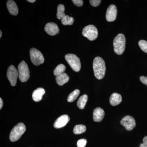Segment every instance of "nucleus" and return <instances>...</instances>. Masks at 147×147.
<instances>
[{
  "mask_svg": "<svg viewBox=\"0 0 147 147\" xmlns=\"http://www.w3.org/2000/svg\"><path fill=\"white\" fill-rule=\"evenodd\" d=\"M45 90L42 88H39L35 90L32 95L33 99L35 101L38 102L42 99L43 95L45 94Z\"/></svg>",
  "mask_w": 147,
  "mask_h": 147,
  "instance_id": "obj_15",
  "label": "nucleus"
},
{
  "mask_svg": "<svg viewBox=\"0 0 147 147\" xmlns=\"http://www.w3.org/2000/svg\"><path fill=\"white\" fill-rule=\"evenodd\" d=\"M117 9L114 5L109 6L106 11V19L108 22H113L116 20L117 16Z\"/></svg>",
  "mask_w": 147,
  "mask_h": 147,
  "instance_id": "obj_10",
  "label": "nucleus"
},
{
  "mask_svg": "<svg viewBox=\"0 0 147 147\" xmlns=\"http://www.w3.org/2000/svg\"><path fill=\"white\" fill-rule=\"evenodd\" d=\"M87 141L86 139H81L77 142V147H85L87 144Z\"/></svg>",
  "mask_w": 147,
  "mask_h": 147,
  "instance_id": "obj_25",
  "label": "nucleus"
},
{
  "mask_svg": "<svg viewBox=\"0 0 147 147\" xmlns=\"http://www.w3.org/2000/svg\"><path fill=\"white\" fill-rule=\"evenodd\" d=\"M56 80L58 85L62 86L68 82L69 77L66 73H64L57 76L56 78Z\"/></svg>",
  "mask_w": 147,
  "mask_h": 147,
  "instance_id": "obj_17",
  "label": "nucleus"
},
{
  "mask_svg": "<svg viewBox=\"0 0 147 147\" xmlns=\"http://www.w3.org/2000/svg\"><path fill=\"white\" fill-rule=\"evenodd\" d=\"M139 147H147L145 146L143 144H141V145H140V146H139Z\"/></svg>",
  "mask_w": 147,
  "mask_h": 147,
  "instance_id": "obj_32",
  "label": "nucleus"
},
{
  "mask_svg": "<svg viewBox=\"0 0 147 147\" xmlns=\"http://www.w3.org/2000/svg\"><path fill=\"white\" fill-rule=\"evenodd\" d=\"M139 47L141 50L145 53H147V41L145 40H140L139 42Z\"/></svg>",
  "mask_w": 147,
  "mask_h": 147,
  "instance_id": "obj_24",
  "label": "nucleus"
},
{
  "mask_svg": "<svg viewBox=\"0 0 147 147\" xmlns=\"http://www.w3.org/2000/svg\"><path fill=\"white\" fill-rule=\"evenodd\" d=\"M3 106V101L1 98H0V109H1Z\"/></svg>",
  "mask_w": 147,
  "mask_h": 147,
  "instance_id": "obj_30",
  "label": "nucleus"
},
{
  "mask_svg": "<svg viewBox=\"0 0 147 147\" xmlns=\"http://www.w3.org/2000/svg\"><path fill=\"white\" fill-rule=\"evenodd\" d=\"M7 9L11 14L16 16L18 14V9L16 3L12 0H9L7 3Z\"/></svg>",
  "mask_w": 147,
  "mask_h": 147,
  "instance_id": "obj_14",
  "label": "nucleus"
},
{
  "mask_svg": "<svg viewBox=\"0 0 147 147\" xmlns=\"http://www.w3.org/2000/svg\"><path fill=\"white\" fill-rule=\"evenodd\" d=\"M26 130V127L23 123H19L14 127L9 134V139L11 142H15L20 139Z\"/></svg>",
  "mask_w": 147,
  "mask_h": 147,
  "instance_id": "obj_3",
  "label": "nucleus"
},
{
  "mask_svg": "<svg viewBox=\"0 0 147 147\" xmlns=\"http://www.w3.org/2000/svg\"><path fill=\"white\" fill-rule=\"evenodd\" d=\"M122 101V96L121 94L114 93L110 96V102L112 106H115L119 105Z\"/></svg>",
  "mask_w": 147,
  "mask_h": 147,
  "instance_id": "obj_16",
  "label": "nucleus"
},
{
  "mask_svg": "<svg viewBox=\"0 0 147 147\" xmlns=\"http://www.w3.org/2000/svg\"><path fill=\"white\" fill-rule=\"evenodd\" d=\"M140 80L143 84L147 86V77L144 76H141L140 77Z\"/></svg>",
  "mask_w": 147,
  "mask_h": 147,
  "instance_id": "obj_28",
  "label": "nucleus"
},
{
  "mask_svg": "<svg viewBox=\"0 0 147 147\" xmlns=\"http://www.w3.org/2000/svg\"><path fill=\"white\" fill-rule=\"evenodd\" d=\"M89 1L90 3L92 6L95 7L100 5L101 1L100 0H90Z\"/></svg>",
  "mask_w": 147,
  "mask_h": 147,
  "instance_id": "obj_26",
  "label": "nucleus"
},
{
  "mask_svg": "<svg viewBox=\"0 0 147 147\" xmlns=\"http://www.w3.org/2000/svg\"><path fill=\"white\" fill-rule=\"evenodd\" d=\"M93 115L94 121L97 122H99L104 118L105 112L102 108L98 107L95 108L94 110Z\"/></svg>",
  "mask_w": 147,
  "mask_h": 147,
  "instance_id": "obj_13",
  "label": "nucleus"
},
{
  "mask_svg": "<svg viewBox=\"0 0 147 147\" xmlns=\"http://www.w3.org/2000/svg\"><path fill=\"white\" fill-rule=\"evenodd\" d=\"M88 97L86 94H84L79 98L77 102L78 108L81 109H84L88 101Z\"/></svg>",
  "mask_w": 147,
  "mask_h": 147,
  "instance_id": "obj_18",
  "label": "nucleus"
},
{
  "mask_svg": "<svg viewBox=\"0 0 147 147\" xmlns=\"http://www.w3.org/2000/svg\"><path fill=\"white\" fill-rule=\"evenodd\" d=\"M93 68L94 76L98 80L104 78L106 71L105 63L103 59L100 57L94 58L93 63Z\"/></svg>",
  "mask_w": 147,
  "mask_h": 147,
  "instance_id": "obj_1",
  "label": "nucleus"
},
{
  "mask_svg": "<svg viewBox=\"0 0 147 147\" xmlns=\"http://www.w3.org/2000/svg\"><path fill=\"white\" fill-rule=\"evenodd\" d=\"M66 69L65 66L61 64L59 65L55 69L54 71V74L55 76H57L64 73Z\"/></svg>",
  "mask_w": 147,
  "mask_h": 147,
  "instance_id": "obj_21",
  "label": "nucleus"
},
{
  "mask_svg": "<svg viewBox=\"0 0 147 147\" xmlns=\"http://www.w3.org/2000/svg\"><path fill=\"white\" fill-rule=\"evenodd\" d=\"M0 38L2 36V33L1 31H0Z\"/></svg>",
  "mask_w": 147,
  "mask_h": 147,
  "instance_id": "obj_33",
  "label": "nucleus"
},
{
  "mask_svg": "<svg viewBox=\"0 0 147 147\" xmlns=\"http://www.w3.org/2000/svg\"><path fill=\"white\" fill-rule=\"evenodd\" d=\"M82 34L89 40L92 41L97 38L98 32L96 27L93 25H90L83 29Z\"/></svg>",
  "mask_w": 147,
  "mask_h": 147,
  "instance_id": "obj_6",
  "label": "nucleus"
},
{
  "mask_svg": "<svg viewBox=\"0 0 147 147\" xmlns=\"http://www.w3.org/2000/svg\"><path fill=\"white\" fill-rule=\"evenodd\" d=\"M72 2L75 5L78 7L82 6L84 3L82 0H72Z\"/></svg>",
  "mask_w": 147,
  "mask_h": 147,
  "instance_id": "obj_27",
  "label": "nucleus"
},
{
  "mask_svg": "<svg viewBox=\"0 0 147 147\" xmlns=\"http://www.w3.org/2000/svg\"><path fill=\"white\" fill-rule=\"evenodd\" d=\"M74 22V19L73 17H69L67 15H66L61 20L62 24L65 26H67V25L71 26L73 24Z\"/></svg>",
  "mask_w": 147,
  "mask_h": 147,
  "instance_id": "obj_23",
  "label": "nucleus"
},
{
  "mask_svg": "<svg viewBox=\"0 0 147 147\" xmlns=\"http://www.w3.org/2000/svg\"><path fill=\"white\" fill-rule=\"evenodd\" d=\"M18 77L22 82H26L30 77V70L26 62L22 61L18 65Z\"/></svg>",
  "mask_w": 147,
  "mask_h": 147,
  "instance_id": "obj_4",
  "label": "nucleus"
},
{
  "mask_svg": "<svg viewBox=\"0 0 147 147\" xmlns=\"http://www.w3.org/2000/svg\"><path fill=\"white\" fill-rule=\"evenodd\" d=\"M80 91L78 89L75 90L71 93L67 98V101L69 102H72L76 100L80 94Z\"/></svg>",
  "mask_w": 147,
  "mask_h": 147,
  "instance_id": "obj_22",
  "label": "nucleus"
},
{
  "mask_svg": "<svg viewBox=\"0 0 147 147\" xmlns=\"http://www.w3.org/2000/svg\"><path fill=\"white\" fill-rule=\"evenodd\" d=\"M45 30L48 34L51 36L56 35L59 32L57 25L54 23H49L46 24Z\"/></svg>",
  "mask_w": 147,
  "mask_h": 147,
  "instance_id": "obj_12",
  "label": "nucleus"
},
{
  "mask_svg": "<svg viewBox=\"0 0 147 147\" xmlns=\"http://www.w3.org/2000/svg\"><path fill=\"white\" fill-rule=\"evenodd\" d=\"M86 130V127L84 125H75L73 129L74 134H79L84 133Z\"/></svg>",
  "mask_w": 147,
  "mask_h": 147,
  "instance_id": "obj_20",
  "label": "nucleus"
},
{
  "mask_svg": "<svg viewBox=\"0 0 147 147\" xmlns=\"http://www.w3.org/2000/svg\"><path fill=\"white\" fill-rule=\"evenodd\" d=\"M31 60L35 65H39L44 62V58L42 53L39 50L34 48L30 50Z\"/></svg>",
  "mask_w": 147,
  "mask_h": 147,
  "instance_id": "obj_7",
  "label": "nucleus"
},
{
  "mask_svg": "<svg viewBox=\"0 0 147 147\" xmlns=\"http://www.w3.org/2000/svg\"><path fill=\"white\" fill-rule=\"evenodd\" d=\"M143 144L145 146L147 147V136H146L143 139Z\"/></svg>",
  "mask_w": 147,
  "mask_h": 147,
  "instance_id": "obj_29",
  "label": "nucleus"
},
{
  "mask_svg": "<svg viewBox=\"0 0 147 147\" xmlns=\"http://www.w3.org/2000/svg\"><path fill=\"white\" fill-rule=\"evenodd\" d=\"M65 6L62 4H60L57 7V17L58 19L62 20L66 16L64 13Z\"/></svg>",
  "mask_w": 147,
  "mask_h": 147,
  "instance_id": "obj_19",
  "label": "nucleus"
},
{
  "mask_svg": "<svg viewBox=\"0 0 147 147\" xmlns=\"http://www.w3.org/2000/svg\"><path fill=\"white\" fill-rule=\"evenodd\" d=\"M70 120V118L67 115H63L59 117L54 123V126L56 128H60L66 125Z\"/></svg>",
  "mask_w": 147,
  "mask_h": 147,
  "instance_id": "obj_11",
  "label": "nucleus"
},
{
  "mask_svg": "<svg viewBox=\"0 0 147 147\" xmlns=\"http://www.w3.org/2000/svg\"><path fill=\"white\" fill-rule=\"evenodd\" d=\"M18 76V72L16 67L13 65H10L7 69V77L12 86H16Z\"/></svg>",
  "mask_w": 147,
  "mask_h": 147,
  "instance_id": "obj_8",
  "label": "nucleus"
},
{
  "mask_svg": "<svg viewBox=\"0 0 147 147\" xmlns=\"http://www.w3.org/2000/svg\"><path fill=\"white\" fill-rule=\"evenodd\" d=\"M66 61L74 71L78 72L81 69L80 59L74 54H68L65 56Z\"/></svg>",
  "mask_w": 147,
  "mask_h": 147,
  "instance_id": "obj_5",
  "label": "nucleus"
},
{
  "mask_svg": "<svg viewBox=\"0 0 147 147\" xmlns=\"http://www.w3.org/2000/svg\"><path fill=\"white\" fill-rule=\"evenodd\" d=\"M120 123L128 131L132 130L136 126L135 120L133 117L130 116H125L122 119Z\"/></svg>",
  "mask_w": 147,
  "mask_h": 147,
  "instance_id": "obj_9",
  "label": "nucleus"
},
{
  "mask_svg": "<svg viewBox=\"0 0 147 147\" xmlns=\"http://www.w3.org/2000/svg\"><path fill=\"white\" fill-rule=\"evenodd\" d=\"M126 40L125 36L122 34H118L113 41V46L115 53L121 55L124 52L125 47Z\"/></svg>",
  "mask_w": 147,
  "mask_h": 147,
  "instance_id": "obj_2",
  "label": "nucleus"
},
{
  "mask_svg": "<svg viewBox=\"0 0 147 147\" xmlns=\"http://www.w3.org/2000/svg\"><path fill=\"white\" fill-rule=\"evenodd\" d=\"M28 1L30 3H34L36 1L35 0H28Z\"/></svg>",
  "mask_w": 147,
  "mask_h": 147,
  "instance_id": "obj_31",
  "label": "nucleus"
}]
</instances>
